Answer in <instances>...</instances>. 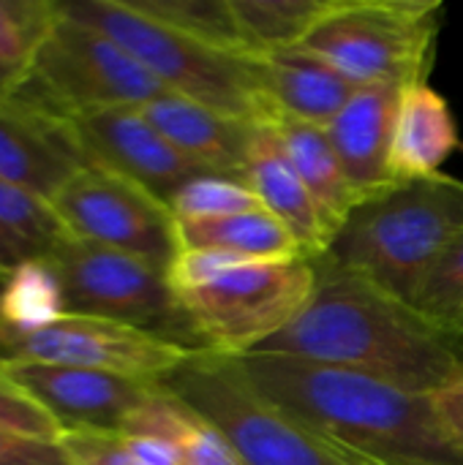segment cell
<instances>
[{
  "label": "cell",
  "instance_id": "obj_17",
  "mask_svg": "<svg viewBox=\"0 0 463 465\" xmlns=\"http://www.w3.org/2000/svg\"><path fill=\"white\" fill-rule=\"evenodd\" d=\"M246 185L257 193L259 204L295 234L308 259H319L327 253L336 234L317 199L311 196L300 174L292 169L276 134L262 123L251 147Z\"/></svg>",
  "mask_w": 463,
  "mask_h": 465
},
{
  "label": "cell",
  "instance_id": "obj_6",
  "mask_svg": "<svg viewBox=\"0 0 463 465\" xmlns=\"http://www.w3.org/2000/svg\"><path fill=\"white\" fill-rule=\"evenodd\" d=\"M161 387L207 420L246 465H357L270 401L237 357L196 351Z\"/></svg>",
  "mask_w": 463,
  "mask_h": 465
},
{
  "label": "cell",
  "instance_id": "obj_2",
  "mask_svg": "<svg viewBox=\"0 0 463 465\" xmlns=\"http://www.w3.org/2000/svg\"><path fill=\"white\" fill-rule=\"evenodd\" d=\"M248 379L284 411L357 465H463L431 395L300 357H237Z\"/></svg>",
  "mask_w": 463,
  "mask_h": 465
},
{
  "label": "cell",
  "instance_id": "obj_28",
  "mask_svg": "<svg viewBox=\"0 0 463 465\" xmlns=\"http://www.w3.org/2000/svg\"><path fill=\"white\" fill-rule=\"evenodd\" d=\"M169 210L175 221H210V218L262 210V204L246 183L205 174L183 185L169 199Z\"/></svg>",
  "mask_w": 463,
  "mask_h": 465
},
{
  "label": "cell",
  "instance_id": "obj_26",
  "mask_svg": "<svg viewBox=\"0 0 463 465\" xmlns=\"http://www.w3.org/2000/svg\"><path fill=\"white\" fill-rule=\"evenodd\" d=\"M57 16L55 0H0V101L11 98Z\"/></svg>",
  "mask_w": 463,
  "mask_h": 465
},
{
  "label": "cell",
  "instance_id": "obj_15",
  "mask_svg": "<svg viewBox=\"0 0 463 465\" xmlns=\"http://www.w3.org/2000/svg\"><path fill=\"white\" fill-rule=\"evenodd\" d=\"M142 112L161 136L202 172L246 183L259 123L175 93L158 95L142 106Z\"/></svg>",
  "mask_w": 463,
  "mask_h": 465
},
{
  "label": "cell",
  "instance_id": "obj_23",
  "mask_svg": "<svg viewBox=\"0 0 463 465\" xmlns=\"http://www.w3.org/2000/svg\"><path fill=\"white\" fill-rule=\"evenodd\" d=\"M68 237L49 199L0 180V281L25 262H49Z\"/></svg>",
  "mask_w": 463,
  "mask_h": 465
},
{
  "label": "cell",
  "instance_id": "obj_13",
  "mask_svg": "<svg viewBox=\"0 0 463 465\" xmlns=\"http://www.w3.org/2000/svg\"><path fill=\"white\" fill-rule=\"evenodd\" d=\"M71 128L90 163L142 185L166 204L183 185L207 174L175 150L142 109L96 112L74 120Z\"/></svg>",
  "mask_w": 463,
  "mask_h": 465
},
{
  "label": "cell",
  "instance_id": "obj_32",
  "mask_svg": "<svg viewBox=\"0 0 463 465\" xmlns=\"http://www.w3.org/2000/svg\"><path fill=\"white\" fill-rule=\"evenodd\" d=\"M0 465H71L63 441L0 430Z\"/></svg>",
  "mask_w": 463,
  "mask_h": 465
},
{
  "label": "cell",
  "instance_id": "obj_18",
  "mask_svg": "<svg viewBox=\"0 0 463 465\" xmlns=\"http://www.w3.org/2000/svg\"><path fill=\"white\" fill-rule=\"evenodd\" d=\"M458 147V128L450 104L428 82L407 84L401 90L393 147L390 177L393 183H409L434 177Z\"/></svg>",
  "mask_w": 463,
  "mask_h": 465
},
{
  "label": "cell",
  "instance_id": "obj_19",
  "mask_svg": "<svg viewBox=\"0 0 463 465\" xmlns=\"http://www.w3.org/2000/svg\"><path fill=\"white\" fill-rule=\"evenodd\" d=\"M259 60L273 109L303 123L327 128L357 90V84L306 46L273 52Z\"/></svg>",
  "mask_w": 463,
  "mask_h": 465
},
{
  "label": "cell",
  "instance_id": "obj_1",
  "mask_svg": "<svg viewBox=\"0 0 463 465\" xmlns=\"http://www.w3.org/2000/svg\"><path fill=\"white\" fill-rule=\"evenodd\" d=\"M317 289L292 327L259 351L357 371L418 395L463 376V327L445 324L374 278L319 256Z\"/></svg>",
  "mask_w": 463,
  "mask_h": 465
},
{
  "label": "cell",
  "instance_id": "obj_25",
  "mask_svg": "<svg viewBox=\"0 0 463 465\" xmlns=\"http://www.w3.org/2000/svg\"><path fill=\"white\" fill-rule=\"evenodd\" d=\"M68 313L49 262H25L0 281V341L33 335Z\"/></svg>",
  "mask_w": 463,
  "mask_h": 465
},
{
  "label": "cell",
  "instance_id": "obj_5",
  "mask_svg": "<svg viewBox=\"0 0 463 465\" xmlns=\"http://www.w3.org/2000/svg\"><path fill=\"white\" fill-rule=\"evenodd\" d=\"M463 232V180L445 172L396 183L366 199L325 259L409 297L415 283Z\"/></svg>",
  "mask_w": 463,
  "mask_h": 465
},
{
  "label": "cell",
  "instance_id": "obj_22",
  "mask_svg": "<svg viewBox=\"0 0 463 465\" xmlns=\"http://www.w3.org/2000/svg\"><path fill=\"white\" fill-rule=\"evenodd\" d=\"M120 433L169 439L177 447L180 465H246L207 420H202L164 387L126 420Z\"/></svg>",
  "mask_w": 463,
  "mask_h": 465
},
{
  "label": "cell",
  "instance_id": "obj_24",
  "mask_svg": "<svg viewBox=\"0 0 463 465\" xmlns=\"http://www.w3.org/2000/svg\"><path fill=\"white\" fill-rule=\"evenodd\" d=\"M229 5L248 52L265 57L303 46L333 0H229Z\"/></svg>",
  "mask_w": 463,
  "mask_h": 465
},
{
  "label": "cell",
  "instance_id": "obj_29",
  "mask_svg": "<svg viewBox=\"0 0 463 465\" xmlns=\"http://www.w3.org/2000/svg\"><path fill=\"white\" fill-rule=\"evenodd\" d=\"M407 300L445 324L463 327V232L415 283Z\"/></svg>",
  "mask_w": 463,
  "mask_h": 465
},
{
  "label": "cell",
  "instance_id": "obj_7",
  "mask_svg": "<svg viewBox=\"0 0 463 465\" xmlns=\"http://www.w3.org/2000/svg\"><path fill=\"white\" fill-rule=\"evenodd\" d=\"M164 93L161 82L106 33L57 8L11 101L74 123L96 112L142 109Z\"/></svg>",
  "mask_w": 463,
  "mask_h": 465
},
{
  "label": "cell",
  "instance_id": "obj_21",
  "mask_svg": "<svg viewBox=\"0 0 463 465\" xmlns=\"http://www.w3.org/2000/svg\"><path fill=\"white\" fill-rule=\"evenodd\" d=\"M177 251H218L251 259L306 256L295 234L265 207L210 221H175Z\"/></svg>",
  "mask_w": 463,
  "mask_h": 465
},
{
  "label": "cell",
  "instance_id": "obj_3",
  "mask_svg": "<svg viewBox=\"0 0 463 465\" xmlns=\"http://www.w3.org/2000/svg\"><path fill=\"white\" fill-rule=\"evenodd\" d=\"M166 275L199 349L224 357L259 351L297 322L317 289V264L308 256L177 251Z\"/></svg>",
  "mask_w": 463,
  "mask_h": 465
},
{
  "label": "cell",
  "instance_id": "obj_4",
  "mask_svg": "<svg viewBox=\"0 0 463 465\" xmlns=\"http://www.w3.org/2000/svg\"><path fill=\"white\" fill-rule=\"evenodd\" d=\"M57 8L93 25L139 60L166 93L262 123L273 104L262 60L218 49L145 11L136 0H55Z\"/></svg>",
  "mask_w": 463,
  "mask_h": 465
},
{
  "label": "cell",
  "instance_id": "obj_9",
  "mask_svg": "<svg viewBox=\"0 0 463 465\" xmlns=\"http://www.w3.org/2000/svg\"><path fill=\"white\" fill-rule=\"evenodd\" d=\"M49 264L60 278L68 313L120 322L202 351L164 267L76 237H68Z\"/></svg>",
  "mask_w": 463,
  "mask_h": 465
},
{
  "label": "cell",
  "instance_id": "obj_33",
  "mask_svg": "<svg viewBox=\"0 0 463 465\" xmlns=\"http://www.w3.org/2000/svg\"><path fill=\"white\" fill-rule=\"evenodd\" d=\"M431 401H434V409H437L442 428L448 430L453 444L463 452V376L458 381L448 384L445 390L434 392Z\"/></svg>",
  "mask_w": 463,
  "mask_h": 465
},
{
  "label": "cell",
  "instance_id": "obj_11",
  "mask_svg": "<svg viewBox=\"0 0 463 465\" xmlns=\"http://www.w3.org/2000/svg\"><path fill=\"white\" fill-rule=\"evenodd\" d=\"M194 354V349L156 332L82 313H65L33 335L0 341V360L85 368L147 384H161Z\"/></svg>",
  "mask_w": 463,
  "mask_h": 465
},
{
  "label": "cell",
  "instance_id": "obj_12",
  "mask_svg": "<svg viewBox=\"0 0 463 465\" xmlns=\"http://www.w3.org/2000/svg\"><path fill=\"white\" fill-rule=\"evenodd\" d=\"M0 365L65 430L120 433L126 420L161 390V384L85 368L27 360H0Z\"/></svg>",
  "mask_w": 463,
  "mask_h": 465
},
{
  "label": "cell",
  "instance_id": "obj_14",
  "mask_svg": "<svg viewBox=\"0 0 463 465\" xmlns=\"http://www.w3.org/2000/svg\"><path fill=\"white\" fill-rule=\"evenodd\" d=\"M87 163L71 123L11 98L0 101V180L52 202Z\"/></svg>",
  "mask_w": 463,
  "mask_h": 465
},
{
  "label": "cell",
  "instance_id": "obj_34",
  "mask_svg": "<svg viewBox=\"0 0 463 465\" xmlns=\"http://www.w3.org/2000/svg\"><path fill=\"white\" fill-rule=\"evenodd\" d=\"M123 436V433H120ZM126 447L142 465H180L177 447L161 436H123Z\"/></svg>",
  "mask_w": 463,
  "mask_h": 465
},
{
  "label": "cell",
  "instance_id": "obj_30",
  "mask_svg": "<svg viewBox=\"0 0 463 465\" xmlns=\"http://www.w3.org/2000/svg\"><path fill=\"white\" fill-rule=\"evenodd\" d=\"M0 430L52 439V441L63 439L65 433V428L3 371V365H0Z\"/></svg>",
  "mask_w": 463,
  "mask_h": 465
},
{
  "label": "cell",
  "instance_id": "obj_27",
  "mask_svg": "<svg viewBox=\"0 0 463 465\" xmlns=\"http://www.w3.org/2000/svg\"><path fill=\"white\" fill-rule=\"evenodd\" d=\"M158 19L232 54L254 57L240 35L229 0H136Z\"/></svg>",
  "mask_w": 463,
  "mask_h": 465
},
{
  "label": "cell",
  "instance_id": "obj_31",
  "mask_svg": "<svg viewBox=\"0 0 463 465\" xmlns=\"http://www.w3.org/2000/svg\"><path fill=\"white\" fill-rule=\"evenodd\" d=\"M60 441L71 465H142L131 455L120 433L65 430Z\"/></svg>",
  "mask_w": 463,
  "mask_h": 465
},
{
  "label": "cell",
  "instance_id": "obj_16",
  "mask_svg": "<svg viewBox=\"0 0 463 465\" xmlns=\"http://www.w3.org/2000/svg\"><path fill=\"white\" fill-rule=\"evenodd\" d=\"M401 90L404 84L396 82L363 84L325 128L363 202L396 185L390 177V147Z\"/></svg>",
  "mask_w": 463,
  "mask_h": 465
},
{
  "label": "cell",
  "instance_id": "obj_8",
  "mask_svg": "<svg viewBox=\"0 0 463 465\" xmlns=\"http://www.w3.org/2000/svg\"><path fill=\"white\" fill-rule=\"evenodd\" d=\"M442 0H333L325 19L303 44L325 57L352 84L428 82Z\"/></svg>",
  "mask_w": 463,
  "mask_h": 465
},
{
  "label": "cell",
  "instance_id": "obj_20",
  "mask_svg": "<svg viewBox=\"0 0 463 465\" xmlns=\"http://www.w3.org/2000/svg\"><path fill=\"white\" fill-rule=\"evenodd\" d=\"M262 125L276 134L292 169L300 174V180L317 199L333 234H338L349 215L363 204V196L347 177L327 131L322 125L295 120L278 109H270Z\"/></svg>",
  "mask_w": 463,
  "mask_h": 465
},
{
  "label": "cell",
  "instance_id": "obj_10",
  "mask_svg": "<svg viewBox=\"0 0 463 465\" xmlns=\"http://www.w3.org/2000/svg\"><path fill=\"white\" fill-rule=\"evenodd\" d=\"M65 232L169 270L177 253L175 215L166 202L142 185L101 169L82 166L52 199Z\"/></svg>",
  "mask_w": 463,
  "mask_h": 465
}]
</instances>
